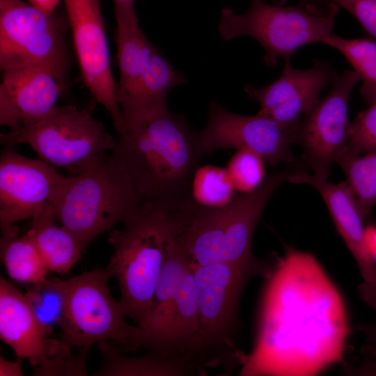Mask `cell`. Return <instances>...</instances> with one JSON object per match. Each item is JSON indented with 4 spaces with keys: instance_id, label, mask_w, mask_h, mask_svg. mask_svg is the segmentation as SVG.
I'll use <instances>...</instances> for the list:
<instances>
[{
    "instance_id": "obj_15",
    "label": "cell",
    "mask_w": 376,
    "mask_h": 376,
    "mask_svg": "<svg viewBox=\"0 0 376 376\" xmlns=\"http://www.w3.org/2000/svg\"><path fill=\"white\" fill-rule=\"evenodd\" d=\"M336 75L330 63L314 59L308 69L294 68L284 61L281 75L272 83L256 88L244 86L249 97L260 107L258 113L287 127H297L301 116L308 114L319 100L321 91Z\"/></svg>"
},
{
    "instance_id": "obj_6",
    "label": "cell",
    "mask_w": 376,
    "mask_h": 376,
    "mask_svg": "<svg viewBox=\"0 0 376 376\" xmlns=\"http://www.w3.org/2000/svg\"><path fill=\"white\" fill-rule=\"evenodd\" d=\"M297 170L284 169L266 176L253 190L233 196L226 205L207 207L199 203L181 235L192 263L255 265L252 253L254 232L274 191Z\"/></svg>"
},
{
    "instance_id": "obj_17",
    "label": "cell",
    "mask_w": 376,
    "mask_h": 376,
    "mask_svg": "<svg viewBox=\"0 0 376 376\" xmlns=\"http://www.w3.org/2000/svg\"><path fill=\"white\" fill-rule=\"evenodd\" d=\"M294 184H306L321 195L336 227L358 265L362 282L358 286L361 299L376 310V266L365 242L362 214L346 181L332 184L314 175L295 171L287 179Z\"/></svg>"
},
{
    "instance_id": "obj_13",
    "label": "cell",
    "mask_w": 376,
    "mask_h": 376,
    "mask_svg": "<svg viewBox=\"0 0 376 376\" xmlns=\"http://www.w3.org/2000/svg\"><path fill=\"white\" fill-rule=\"evenodd\" d=\"M361 81L353 70L336 75L328 93L319 99L297 128L296 143L303 149V157L313 175L327 180L335 162L347 141L350 121L347 109L351 93Z\"/></svg>"
},
{
    "instance_id": "obj_18",
    "label": "cell",
    "mask_w": 376,
    "mask_h": 376,
    "mask_svg": "<svg viewBox=\"0 0 376 376\" xmlns=\"http://www.w3.org/2000/svg\"><path fill=\"white\" fill-rule=\"evenodd\" d=\"M49 327L38 316L32 304L4 278L0 279V337L18 359H26L34 375L48 365L56 340L49 339Z\"/></svg>"
},
{
    "instance_id": "obj_3",
    "label": "cell",
    "mask_w": 376,
    "mask_h": 376,
    "mask_svg": "<svg viewBox=\"0 0 376 376\" xmlns=\"http://www.w3.org/2000/svg\"><path fill=\"white\" fill-rule=\"evenodd\" d=\"M198 205L194 198L141 201L123 221V228L109 233L113 253L105 269L118 281L124 314L140 328L148 320L170 248L187 228Z\"/></svg>"
},
{
    "instance_id": "obj_22",
    "label": "cell",
    "mask_w": 376,
    "mask_h": 376,
    "mask_svg": "<svg viewBox=\"0 0 376 376\" xmlns=\"http://www.w3.org/2000/svg\"><path fill=\"white\" fill-rule=\"evenodd\" d=\"M52 207L48 204L31 219L29 230L49 269L67 274L84 249L77 238L65 227L57 225Z\"/></svg>"
},
{
    "instance_id": "obj_4",
    "label": "cell",
    "mask_w": 376,
    "mask_h": 376,
    "mask_svg": "<svg viewBox=\"0 0 376 376\" xmlns=\"http://www.w3.org/2000/svg\"><path fill=\"white\" fill-rule=\"evenodd\" d=\"M274 265L193 263L198 299V326L187 355L205 368L242 366L245 354L236 347L238 307L243 290L255 276L267 279Z\"/></svg>"
},
{
    "instance_id": "obj_37",
    "label": "cell",
    "mask_w": 376,
    "mask_h": 376,
    "mask_svg": "<svg viewBox=\"0 0 376 376\" xmlns=\"http://www.w3.org/2000/svg\"><path fill=\"white\" fill-rule=\"evenodd\" d=\"M114 4H134L135 0H113Z\"/></svg>"
},
{
    "instance_id": "obj_33",
    "label": "cell",
    "mask_w": 376,
    "mask_h": 376,
    "mask_svg": "<svg viewBox=\"0 0 376 376\" xmlns=\"http://www.w3.org/2000/svg\"><path fill=\"white\" fill-rule=\"evenodd\" d=\"M365 242L367 249L376 263V226H368L365 228Z\"/></svg>"
},
{
    "instance_id": "obj_5",
    "label": "cell",
    "mask_w": 376,
    "mask_h": 376,
    "mask_svg": "<svg viewBox=\"0 0 376 376\" xmlns=\"http://www.w3.org/2000/svg\"><path fill=\"white\" fill-rule=\"evenodd\" d=\"M141 202L127 174L102 154L66 176L49 205L57 222L85 249Z\"/></svg>"
},
{
    "instance_id": "obj_35",
    "label": "cell",
    "mask_w": 376,
    "mask_h": 376,
    "mask_svg": "<svg viewBox=\"0 0 376 376\" xmlns=\"http://www.w3.org/2000/svg\"><path fill=\"white\" fill-rule=\"evenodd\" d=\"M357 328L365 334L369 345L376 347V322L359 324Z\"/></svg>"
},
{
    "instance_id": "obj_30",
    "label": "cell",
    "mask_w": 376,
    "mask_h": 376,
    "mask_svg": "<svg viewBox=\"0 0 376 376\" xmlns=\"http://www.w3.org/2000/svg\"><path fill=\"white\" fill-rule=\"evenodd\" d=\"M345 146L357 155L376 151V100L350 122Z\"/></svg>"
},
{
    "instance_id": "obj_27",
    "label": "cell",
    "mask_w": 376,
    "mask_h": 376,
    "mask_svg": "<svg viewBox=\"0 0 376 376\" xmlns=\"http://www.w3.org/2000/svg\"><path fill=\"white\" fill-rule=\"evenodd\" d=\"M340 52L358 74L363 100L370 104L376 100V42L365 38H344L331 33L323 42Z\"/></svg>"
},
{
    "instance_id": "obj_9",
    "label": "cell",
    "mask_w": 376,
    "mask_h": 376,
    "mask_svg": "<svg viewBox=\"0 0 376 376\" xmlns=\"http://www.w3.org/2000/svg\"><path fill=\"white\" fill-rule=\"evenodd\" d=\"M5 146L26 143L51 165L76 172L81 166L112 150L117 140L90 111L56 106L37 123L1 134Z\"/></svg>"
},
{
    "instance_id": "obj_14",
    "label": "cell",
    "mask_w": 376,
    "mask_h": 376,
    "mask_svg": "<svg viewBox=\"0 0 376 376\" xmlns=\"http://www.w3.org/2000/svg\"><path fill=\"white\" fill-rule=\"evenodd\" d=\"M66 176L50 164L17 153L5 146L0 157L1 232L33 219L50 203Z\"/></svg>"
},
{
    "instance_id": "obj_25",
    "label": "cell",
    "mask_w": 376,
    "mask_h": 376,
    "mask_svg": "<svg viewBox=\"0 0 376 376\" xmlns=\"http://www.w3.org/2000/svg\"><path fill=\"white\" fill-rule=\"evenodd\" d=\"M0 253L8 276L15 281L36 285L48 279L50 269L34 242L27 233L19 236L15 226L2 231Z\"/></svg>"
},
{
    "instance_id": "obj_24",
    "label": "cell",
    "mask_w": 376,
    "mask_h": 376,
    "mask_svg": "<svg viewBox=\"0 0 376 376\" xmlns=\"http://www.w3.org/2000/svg\"><path fill=\"white\" fill-rule=\"evenodd\" d=\"M198 326V299L191 263L182 277L167 331L156 351L170 355H187Z\"/></svg>"
},
{
    "instance_id": "obj_26",
    "label": "cell",
    "mask_w": 376,
    "mask_h": 376,
    "mask_svg": "<svg viewBox=\"0 0 376 376\" xmlns=\"http://www.w3.org/2000/svg\"><path fill=\"white\" fill-rule=\"evenodd\" d=\"M335 162L343 169L362 217L366 219L376 204V151L361 155L345 146Z\"/></svg>"
},
{
    "instance_id": "obj_20",
    "label": "cell",
    "mask_w": 376,
    "mask_h": 376,
    "mask_svg": "<svg viewBox=\"0 0 376 376\" xmlns=\"http://www.w3.org/2000/svg\"><path fill=\"white\" fill-rule=\"evenodd\" d=\"M192 263L191 256L180 235L172 244L152 298L146 324L139 327L135 347L156 351L161 345L170 321L171 313L182 277Z\"/></svg>"
},
{
    "instance_id": "obj_12",
    "label": "cell",
    "mask_w": 376,
    "mask_h": 376,
    "mask_svg": "<svg viewBox=\"0 0 376 376\" xmlns=\"http://www.w3.org/2000/svg\"><path fill=\"white\" fill-rule=\"evenodd\" d=\"M82 81L109 113L119 134L125 130L111 68L100 0H64Z\"/></svg>"
},
{
    "instance_id": "obj_19",
    "label": "cell",
    "mask_w": 376,
    "mask_h": 376,
    "mask_svg": "<svg viewBox=\"0 0 376 376\" xmlns=\"http://www.w3.org/2000/svg\"><path fill=\"white\" fill-rule=\"evenodd\" d=\"M114 15L120 73L116 95L121 109L134 95L155 47L139 26L134 4H114Z\"/></svg>"
},
{
    "instance_id": "obj_36",
    "label": "cell",
    "mask_w": 376,
    "mask_h": 376,
    "mask_svg": "<svg viewBox=\"0 0 376 376\" xmlns=\"http://www.w3.org/2000/svg\"><path fill=\"white\" fill-rule=\"evenodd\" d=\"M368 350L371 353V354L374 357L375 360V371L374 373H375V375H376V347L369 345V346H368Z\"/></svg>"
},
{
    "instance_id": "obj_28",
    "label": "cell",
    "mask_w": 376,
    "mask_h": 376,
    "mask_svg": "<svg viewBox=\"0 0 376 376\" xmlns=\"http://www.w3.org/2000/svg\"><path fill=\"white\" fill-rule=\"evenodd\" d=\"M192 187L198 203L211 207L228 204L235 189L227 170L207 166L196 171Z\"/></svg>"
},
{
    "instance_id": "obj_31",
    "label": "cell",
    "mask_w": 376,
    "mask_h": 376,
    "mask_svg": "<svg viewBox=\"0 0 376 376\" xmlns=\"http://www.w3.org/2000/svg\"><path fill=\"white\" fill-rule=\"evenodd\" d=\"M288 0H274L282 6ZM313 1V0H300ZM341 7L351 14L364 31L376 39V0H324Z\"/></svg>"
},
{
    "instance_id": "obj_10",
    "label": "cell",
    "mask_w": 376,
    "mask_h": 376,
    "mask_svg": "<svg viewBox=\"0 0 376 376\" xmlns=\"http://www.w3.org/2000/svg\"><path fill=\"white\" fill-rule=\"evenodd\" d=\"M68 58L61 22L31 3L0 0L1 71L41 66L66 75Z\"/></svg>"
},
{
    "instance_id": "obj_32",
    "label": "cell",
    "mask_w": 376,
    "mask_h": 376,
    "mask_svg": "<svg viewBox=\"0 0 376 376\" xmlns=\"http://www.w3.org/2000/svg\"><path fill=\"white\" fill-rule=\"evenodd\" d=\"M19 359L17 361H9L0 357V376H22Z\"/></svg>"
},
{
    "instance_id": "obj_34",
    "label": "cell",
    "mask_w": 376,
    "mask_h": 376,
    "mask_svg": "<svg viewBox=\"0 0 376 376\" xmlns=\"http://www.w3.org/2000/svg\"><path fill=\"white\" fill-rule=\"evenodd\" d=\"M29 3L42 12L53 15L61 0H28Z\"/></svg>"
},
{
    "instance_id": "obj_2",
    "label": "cell",
    "mask_w": 376,
    "mask_h": 376,
    "mask_svg": "<svg viewBox=\"0 0 376 376\" xmlns=\"http://www.w3.org/2000/svg\"><path fill=\"white\" fill-rule=\"evenodd\" d=\"M111 160L131 179L144 201H182L191 195L204 154L198 132L168 108L125 123Z\"/></svg>"
},
{
    "instance_id": "obj_1",
    "label": "cell",
    "mask_w": 376,
    "mask_h": 376,
    "mask_svg": "<svg viewBox=\"0 0 376 376\" xmlns=\"http://www.w3.org/2000/svg\"><path fill=\"white\" fill-rule=\"evenodd\" d=\"M242 376H312L343 361L350 334L340 291L310 253L288 248L266 279Z\"/></svg>"
},
{
    "instance_id": "obj_8",
    "label": "cell",
    "mask_w": 376,
    "mask_h": 376,
    "mask_svg": "<svg viewBox=\"0 0 376 376\" xmlns=\"http://www.w3.org/2000/svg\"><path fill=\"white\" fill-rule=\"evenodd\" d=\"M106 269H95L66 280L57 279L63 297L59 326L71 348L88 352L95 343L112 340L123 352H134L139 327L125 320L118 301L108 285Z\"/></svg>"
},
{
    "instance_id": "obj_11",
    "label": "cell",
    "mask_w": 376,
    "mask_h": 376,
    "mask_svg": "<svg viewBox=\"0 0 376 376\" xmlns=\"http://www.w3.org/2000/svg\"><path fill=\"white\" fill-rule=\"evenodd\" d=\"M298 126H284L259 113L244 116L231 113L212 101L207 124L198 135L204 153L219 149L247 150L276 166L294 161L290 146L296 143Z\"/></svg>"
},
{
    "instance_id": "obj_16",
    "label": "cell",
    "mask_w": 376,
    "mask_h": 376,
    "mask_svg": "<svg viewBox=\"0 0 376 376\" xmlns=\"http://www.w3.org/2000/svg\"><path fill=\"white\" fill-rule=\"evenodd\" d=\"M2 72L0 123L15 131L33 125L56 106L65 87V74L41 66Z\"/></svg>"
},
{
    "instance_id": "obj_23",
    "label": "cell",
    "mask_w": 376,
    "mask_h": 376,
    "mask_svg": "<svg viewBox=\"0 0 376 376\" xmlns=\"http://www.w3.org/2000/svg\"><path fill=\"white\" fill-rule=\"evenodd\" d=\"M185 82L182 74L155 48L134 95L121 109L124 122L167 108L168 93Z\"/></svg>"
},
{
    "instance_id": "obj_21",
    "label": "cell",
    "mask_w": 376,
    "mask_h": 376,
    "mask_svg": "<svg viewBox=\"0 0 376 376\" xmlns=\"http://www.w3.org/2000/svg\"><path fill=\"white\" fill-rule=\"evenodd\" d=\"M102 363L94 376H190L205 375L207 369L188 355H170L152 351L128 357L118 347L102 341L97 344Z\"/></svg>"
},
{
    "instance_id": "obj_7",
    "label": "cell",
    "mask_w": 376,
    "mask_h": 376,
    "mask_svg": "<svg viewBox=\"0 0 376 376\" xmlns=\"http://www.w3.org/2000/svg\"><path fill=\"white\" fill-rule=\"evenodd\" d=\"M338 7L329 3L324 10L310 1L290 6L271 5L264 0H250L246 12L236 14L230 8L221 11L218 30L230 40L240 36L255 39L263 47L267 66L278 60H290L300 47L322 42L332 33Z\"/></svg>"
},
{
    "instance_id": "obj_29",
    "label": "cell",
    "mask_w": 376,
    "mask_h": 376,
    "mask_svg": "<svg viewBox=\"0 0 376 376\" xmlns=\"http://www.w3.org/2000/svg\"><path fill=\"white\" fill-rule=\"evenodd\" d=\"M264 160L258 154L239 150L232 157L227 169L234 188L249 192L258 187L264 180Z\"/></svg>"
}]
</instances>
